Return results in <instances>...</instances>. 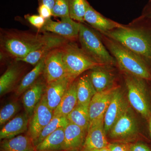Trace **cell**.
Masks as SVG:
<instances>
[{
    "label": "cell",
    "mask_w": 151,
    "mask_h": 151,
    "mask_svg": "<svg viewBox=\"0 0 151 151\" xmlns=\"http://www.w3.org/2000/svg\"><path fill=\"white\" fill-rule=\"evenodd\" d=\"M65 128H60L35 146L36 151H63Z\"/></svg>",
    "instance_id": "603a6c76"
},
{
    "label": "cell",
    "mask_w": 151,
    "mask_h": 151,
    "mask_svg": "<svg viewBox=\"0 0 151 151\" xmlns=\"http://www.w3.org/2000/svg\"><path fill=\"white\" fill-rule=\"evenodd\" d=\"M129 107V103L123 92L117 87L104 116V127L107 134Z\"/></svg>",
    "instance_id": "8fae6325"
},
{
    "label": "cell",
    "mask_w": 151,
    "mask_h": 151,
    "mask_svg": "<svg viewBox=\"0 0 151 151\" xmlns=\"http://www.w3.org/2000/svg\"><path fill=\"white\" fill-rule=\"evenodd\" d=\"M45 56L41 60L32 70L25 76L22 79L16 91L17 95H20L29 89L36 82L40 74L43 73Z\"/></svg>",
    "instance_id": "d4e9b609"
},
{
    "label": "cell",
    "mask_w": 151,
    "mask_h": 151,
    "mask_svg": "<svg viewBox=\"0 0 151 151\" xmlns=\"http://www.w3.org/2000/svg\"><path fill=\"white\" fill-rule=\"evenodd\" d=\"M87 131L69 122L64 130L63 151H77L83 147Z\"/></svg>",
    "instance_id": "9a60e30c"
},
{
    "label": "cell",
    "mask_w": 151,
    "mask_h": 151,
    "mask_svg": "<svg viewBox=\"0 0 151 151\" xmlns=\"http://www.w3.org/2000/svg\"><path fill=\"white\" fill-rule=\"evenodd\" d=\"M144 16L146 18L151 20V1L147 7Z\"/></svg>",
    "instance_id": "8d00e7d4"
},
{
    "label": "cell",
    "mask_w": 151,
    "mask_h": 151,
    "mask_svg": "<svg viewBox=\"0 0 151 151\" xmlns=\"http://www.w3.org/2000/svg\"><path fill=\"white\" fill-rule=\"evenodd\" d=\"M38 12L39 15L42 17L45 20L50 18L52 16V12L51 9L49 8L47 6L40 4L38 9Z\"/></svg>",
    "instance_id": "d6a6232c"
},
{
    "label": "cell",
    "mask_w": 151,
    "mask_h": 151,
    "mask_svg": "<svg viewBox=\"0 0 151 151\" xmlns=\"http://www.w3.org/2000/svg\"><path fill=\"white\" fill-rule=\"evenodd\" d=\"M99 66L94 68L89 74V78L97 92L106 91L113 87L114 77L113 74L107 70L100 68Z\"/></svg>",
    "instance_id": "44dd1931"
},
{
    "label": "cell",
    "mask_w": 151,
    "mask_h": 151,
    "mask_svg": "<svg viewBox=\"0 0 151 151\" xmlns=\"http://www.w3.org/2000/svg\"><path fill=\"white\" fill-rule=\"evenodd\" d=\"M145 81L142 78L126 74L125 82L128 101L135 111L147 120L151 115V106Z\"/></svg>",
    "instance_id": "8992f818"
},
{
    "label": "cell",
    "mask_w": 151,
    "mask_h": 151,
    "mask_svg": "<svg viewBox=\"0 0 151 151\" xmlns=\"http://www.w3.org/2000/svg\"><path fill=\"white\" fill-rule=\"evenodd\" d=\"M69 123L67 117L63 116H53L50 122L45 127L37 139L35 143L36 146L41 142L49 135L60 128H65Z\"/></svg>",
    "instance_id": "f1b7e54d"
},
{
    "label": "cell",
    "mask_w": 151,
    "mask_h": 151,
    "mask_svg": "<svg viewBox=\"0 0 151 151\" xmlns=\"http://www.w3.org/2000/svg\"><path fill=\"white\" fill-rule=\"evenodd\" d=\"M29 116L25 113L10 120L0 132L1 140L11 139L18 136L27 129Z\"/></svg>",
    "instance_id": "e0dca14e"
},
{
    "label": "cell",
    "mask_w": 151,
    "mask_h": 151,
    "mask_svg": "<svg viewBox=\"0 0 151 151\" xmlns=\"http://www.w3.org/2000/svg\"><path fill=\"white\" fill-rule=\"evenodd\" d=\"M100 151H109V149H108V148L107 147H106L100 149Z\"/></svg>",
    "instance_id": "ab89813d"
},
{
    "label": "cell",
    "mask_w": 151,
    "mask_h": 151,
    "mask_svg": "<svg viewBox=\"0 0 151 151\" xmlns=\"http://www.w3.org/2000/svg\"><path fill=\"white\" fill-rule=\"evenodd\" d=\"M138 131L137 120L129 107L114 124L108 135L109 138L113 140L127 142L136 137Z\"/></svg>",
    "instance_id": "52a82bcc"
},
{
    "label": "cell",
    "mask_w": 151,
    "mask_h": 151,
    "mask_svg": "<svg viewBox=\"0 0 151 151\" xmlns=\"http://www.w3.org/2000/svg\"><path fill=\"white\" fill-rule=\"evenodd\" d=\"M104 36L103 41L106 47L126 74L151 81L150 68L142 58L118 42Z\"/></svg>",
    "instance_id": "7a4b0ae2"
},
{
    "label": "cell",
    "mask_w": 151,
    "mask_h": 151,
    "mask_svg": "<svg viewBox=\"0 0 151 151\" xmlns=\"http://www.w3.org/2000/svg\"><path fill=\"white\" fill-rule=\"evenodd\" d=\"M61 48L67 76L73 81L86 70L103 66L90 58L76 44L66 42Z\"/></svg>",
    "instance_id": "277c9868"
},
{
    "label": "cell",
    "mask_w": 151,
    "mask_h": 151,
    "mask_svg": "<svg viewBox=\"0 0 151 151\" xmlns=\"http://www.w3.org/2000/svg\"><path fill=\"white\" fill-rule=\"evenodd\" d=\"M104 127V119L90 123L82 147L100 150L108 147L109 142Z\"/></svg>",
    "instance_id": "7c38bea8"
},
{
    "label": "cell",
    "mask_w": 151,
    "mask_h": 151,
    "mask_svg": "<svg viewBox=\"0 0 151 151\" xmlns=\"http://www.w3.org/2000/svg\"><path fill=\"white\" fill-rule=\"evenodd\" d=\"M58 35H33L28 33H11L1 40V46L16 60L21 59Z\"/></svg>",
    "instance_id": "3957f363"
},
{
    "label": "cell",
    "mask_w": 151,
    "mask_h": 151,
    "mask_svg": "<svg viewBox=\"0 0 151 151\" xmlns=\"http://www.w3.org/2000/svg\"><path fill=\"white\" fill-rule=\"evenodd\" d=\"M78 38L81 48L95 62L102 66L113 65L116 62L98 36L81 23Z\"/></svg>",
    "instance_id": "5b68a950"
},
{
    "label": "cell",
    "mask_w": 151,
    "mask_h": 151,
    "mask_svg": "<svg viewBox=\"0 0 151 151\" xmlns=\"http://www.w3.org/2000/svg\"><path fill=\"white\" fill-rule=\"evenodd\" d=\"M129 146L130 151H151L148 146L142 143H137Z\"/></svg>",
    "instance_id": "e575fe53"
},
{
    "label": "cell",
    "mask_w": 151,
    "mask_h": 151,
    "mask_svg": "<svg viewBox=\"0 0 151 151\" xmlns=\"http://www.w3.org/2000/svg\"><path fill=\"white\" fill-rule=\"evenodd\" d=\"M1 147L2 151H36L33 141L29 135L3 140Z\"/></svg>",
    "instance_id": "7402d4cb"
},
{
    "label": "cell",
    "mask_w": 151,
    "mask_h": 151,
    "mask_svg": "<svg viewBox=\"0 0 151 151\" xmlns=\"http://www.w3.org/2000/svg\"><path fill=\"white\" fill-rule=\"evenodd\" d=\"M111 151H129V146L120 143H109L108 147Z\"/></svg>",
    "instance_id": "836d02e7"
},
{
    "label": "cell",
    "mask_w": 151,
    "mask_h": 151,
    "mask_svg": "<svg viewBox=\"0 0 151 151\" xmlns=\"http://www.w3.org/2000/svg\"><path fill=\"white\" fill-rule=\"evenodd\" d=\"M97 93L89 75H84L77 81L78 105L89 106L92 97Z\"/></svg>",
    "instance_id": "cb8c5ba5"
},
{
    "label": "cell",
    "mask_w": 151,
    "mask_h": 151,
    "mask_svg": "<svg viewBox=\"0 0 151 151\" xmlns=\"http://www.w3.org/2000/svg\"><path fill=\"white\" fill-rule=\"evenodd\" d=\"M67 40L61 37L57 36L54 39L30 52L24 58L16 60L23 61L33 65H35L50 51L55 49L61 47L67 42Z\"/></svg>",
    "instance_id": "d6986e66"
},
{
    "label": "cell",
    "mask_w": 151,
    "mask_h": 151,
    "mask_svg": "<svg viewBox=\"0 0 151 151\" xmlns=\"http://www.w3.org/2000/svg\"><path fill=\"white\" fill-rule=\"evenodd\" d=\"M19 69L15 65H11L0 78L1 96L9 92L13 87L19 75Z\"/></svg>",
    "instance_id": "4316f807"
},
{
    "label": "cell",
    "mask_w": 151,
    "mask_h": 151,
    "mask_svg": "<svg viewBox=\"0 0 151 151\" xmlns=\"http://www.w3.org/2000/svg\"><path fill=\"white\" fill-rule=\"evenodd\" d=\"M45 87L43 81L38 80L24 92L22 103L29 117L32 116L36 106L43 96Z\"/></svg>",
    "instance_id": "ac0fdd59"
},
{
    "label": "cell",
    "mask_w": 151,
    "mask_h": 151,
    "mask_svg": "<svg viewBox=\"0 0 151 151\" xmlns=\"http://www.w3.org/2000/svg\"><path fill=\"white\" fill-rule=\"evenodd\" d=\"M53 117V111L49 107L44 94L36 106L31 120L29 135L35 143L45 127Z\"/></svg>",
    "instance_id": "ba28073f"
},
{
    "label": "cell",
    "mask_w": 151,
    "mask_h": 151,
    "mask_svg": "<svg viewBox=\"0 0 151 151\" xmlns=\"http://www.w3.org/2000/svg\"><path fill=\"white\" fill-rule=\"evenodd\" d=\"M25 18L31 24L37 28L38 29L39 31L43 27L46 22V20L39 15H27L25 16Z\"/></svg>",
    "instance_id": "1f68e13d"
},
{
    "label": "cell",
    "mask_w": 151,
    "mask_h": 151,
    "mask_svg": "<svg viewBox=\"0 0 151 151\" xmlns=\"http://www.w3.org/2000/svg\"><path fill=\"white\" fill-rule=\"evenodd\" d=\"M52 12V16L60 19L70 17L68 0H55Z\"/></svg>",
    "instance_id": "4dcf8cb0"
},
{
    "label": "cell",
    "mask_w": 151,
    "mask_h": 151,
    "mask_svg": "<svg viewBox=\"0 0 151 151\" xmlns=\"http://www.w3.org/2000/svg\"><path fill=\"white\" fill-rule=\"evenodd\" d=\"M84 21L102 34L124 26L119 23L105 17L95 10L90 5L86 11Z\"/></svg>",
    "instance_id": "2e32d148"
},
{
    "label": "cell",
    "mask_w": 151,
    "mask_h": 151,
    "mask_svg": "<svg viewBox=\"0 0 151 151\" xmlns=\"http://www.w3.org/2000/svg\"><path fill=\"white\" fill-rule=\"evenodd\" d=\"M43 74L46 84L68 76L61 47L55 49L45 56Z\"/></svg>",
    "instance_id": "30bf717a"
},
{
    "label": "cell",
    "mask_w": 151,
    "mask_h": 151,
    "mask_svg": "<svg viewBox=\"0 0 151 151\" xmlns=\"http://www.w3.org/2000/svg\"><path fill=\"white\" fill-rule=\"evenodd\" d=\"M117 88L115 86L104 92H97L93 96L89 105L90 123L104 119L105 113Z\"/></svg>",
    "instance_id": "4fadbf2b"
},
{
    "label": "cell",
    "mask_w": 151,
    "mask_h": 151,
    "mask_svg": "<svg viewBox=\"0 0 151 151\" xmlns=\"http://www.w3.org/2000/svg\"></svg>",
    "instance_id": "60d3db41"
},
{
    "label": "cell",
    "mask_w": 151,
    "mask_h": 151,
    "mask_svg": "<svg viewBox=\"0 0 151 151\" xmlns=\"http://www.w3.org/2000/svg\"><path fill=\"white\" fill-rule=\"evenodd\" d=\"M89 4L87 0H68L69 16L70 18L82 23Z\"/></svg>",
    "instance_id": "83f0119b"
},
{
    "label": "cell",
    "mask_w": 151,
    "mask_h": 151,
    "mask_svg": "<svg viewBox=\"0 0 151 151\" xmlns=\"http://www.w3.org/2000/svg\"><path fill=\"white\" fill-rule=\"evenodd\" d=\"M77 151H100V150H96V149H88L81 147L80 150Z\"/></svg>",
    "instance_id": "f35d334b"
},
{
    "label": "cell",
    "mask_w": 151,
    "mask_h": 151,
    "mask_svg": "<svg viewBox=\"0 0 151 151\" xmlns=\"http://www.w3.org/2000/svg\"><path fill=\"white\" fill-rule=\"evenodd\" d=\"M78 103L77 81H73L68 87L61 102L53 111V116L67 117Z\"/></svg>",
    "instance_id": "ffe728a7"
},
{
    "label": "cell",
    "mask_w": 151,
    "mask_h": 151,
    "mask_svg": "<svg viewBox=\"0 0 151 151\" xmlns=\"http://www.w3.org/2000/svg\"><path fill=\"white\" fill-rule=\"evenodd\" d=\"M103 34L121 44L151 66V29L124 26Z\"/></svg>",
    "instance_id": "6da1fadb"
},
{
    "label": "cell",
    "mask_w": 151,
    "mask_h": 151,
    "mask_svg": "<svg viewBox=\"0 0 151 151\" xmlns=\"http://www.w3.org/2000/svg\"><path fill=\"white\" fill-rule=\"evenodd\" d=\"M80 23L73 20L70 17L63 18L56 22L51 19L46 20L41 32H50L59 36L67 40H72L78 37Z\"/></svg>",
    "instance_id": "9c48e42d"
},
{
    "label": "cell",
    "mask_w": 151,
    "mask_h": 151,
    "mask_svg": "<svg viewBox=\"0 0 151 151\" xmlns=\"http://www.w3.org/2000/svg\"><path fill=\"white\" fill-rule=\"evenodd\" d=\"M147 121L148 122L149 133H150V137L151 139V115L147 119Z\"/></svg>",
    "instance_id": "74e56055"
},
{
    "label": "cell",
    "mask_w": 151,
    "mask_h": 151,
    "mask_svg": "<svg viewBox=\"0 0 151 151\" xmlns=\"http://www.w3.org/2000/svg\"><path fill=\"white\" fill-rule=\"evenodd\" d=\"M55 0H41V4L47 6L50 9L52 10L54 7Z\"/></svg>",
    "instance_id": "d590c367"
},
{
    "label": "cell",
    "mask_w": 151,
    "mask_h": 151,
    "mask_svg": "<svg viewBox=\"0 0 151 151\" xmlns=\"http://www.w3.org/2000/svg\"><path fill=\"white\" fill-rule=\"evenodd\" d=\"M73 81L66 76L47 84L44 94L47 105L52 110L54 111L59 105L70 84Z\"/></svg>",
    "instance_id": "5bb4252c"
},
{
    "label": "cell",
    "mask_w": 151,
    "mask_h": 151,
    "mask_svg": "<svg viewBox=\"0 0 151 151\" xmlns=\"http://www.w3.org/2000/svg\"><path fill=\"white\" fill-rule=\"evenodd\" d=\"M68 122L88 131L89 124V106L78 105L67 116Z\"/></svg>",
    "instance_id": "484cf974"
},
{
    "label": "cell",
    "mask_w": 151,
    "mask_h": 151,
    "mask_svg": "<svg viewBox=\"0 0 151 151\" xmlns=\"http://www.w3.org/2000/svg\"><path fill=\"white\" fill-rule=\"evenodd\" d=\"M19 109V105L17 102H11L5 105L0 111V125H2L10 121Z\"/></svg>",
    "instance_id": "f546056e"
}]
</instances>
